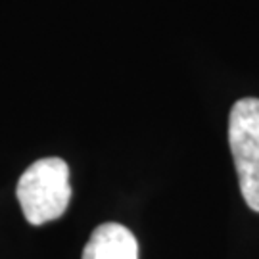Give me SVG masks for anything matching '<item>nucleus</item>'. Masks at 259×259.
<instances>
[{
    "instance_id": "obj_1",
    "label": "nucleus",
    "mask_w": 259,
    "mask_h": 259,
    "mask_svg": "<svg viewBox=\"0 0 259 259\" xmlns=\"http://www.w3.org/2000/svg\"><path fill=\"white\" fill-rule=\"evenodd\" d=\"M18 202L31 225H45L62 217L71 200L69 167L62 157H42L19 177Z\"/></svg>"
},
{
    "instance_id": "obj_2",
    "label": "nucleus",
    "mask_w": 259,
    "mask_h": 259,
    "mask_svg": "<svg viewBox=\"0 0 259 259\" xmlns=\"http://www.w3.org/2000/svg\"><path fill=\"white\" fill-rule=\"evenodd\" d=\"M229 146L250 209L259 213V98H242L229 115Z\"/></svg>"
},
{
    "instance_id": "obj_3",
    "label": "nucleus",
    "mask_w": 259,
    "mask_h": 259,
    "mask_svg": "<svg viewBox=\"0 0 259 259\" xmlns=\"http://www.w3.org/2000/svg\"><path fill=\"white\" fill-rule=\"evenodd\" d=\"M83 259H139V242L127 227L104 223L91 234Z\"/></svg>"
}]
</instances>
